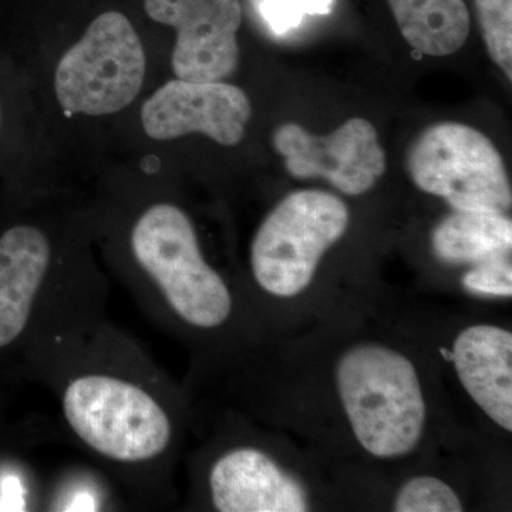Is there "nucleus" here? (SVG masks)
<instances>
[{"mask_svg":"<svg viewBox=\"0 0 512 512\" xmlns=\"http://www.w3.org/2000/svg\"><path fill=\"white\" fill-rule=\"evenodd\" d=\"M148 18L175 30V79L225 82L239 63V0H144Z\"/></svg>","mask_w":512,"mask_h":512,"instance_id":"6e6552de","label":"nucleus"},{"mask_svg":"<svg viewBox=\"0 0 512 512\" xmlns=\"http://www.w3.org/2000/svg\"><path fill=\"white\" fill-rule=\"evenodd\" d=\"M276 151L289 174L323 178L346 195L366 194L386 171L379 134L370 121L353 117L329 136H316L296 123L276 128Z\"/></svg>","mask_w":512,"mask_h":512,"instance_id":"1a4fd4ad","label":"nucleus"},{"mask_svg":"<svg viewBox=\"0 0 512 512\" xmlns=\"http://www.w3.org/2000/svg\"><path fill=\"white\" fill-rule=\"evenodd\" d=\"M106 288L94 269L64 261L40 222L0 217V380L40 363L104 323Z\"/></svg>","mask_w":512,"mask_h":512,"instance_id":"f03ea898","label":"nucleus"},{"mask_svg":"<svg viewBox=\"0 0 512 512\" xmlns=\"http://www.w3.org/2000/svg\"><path fill=\"white\" fill-rule=\"evenodd\" d=\"M464 288L484 295H512L511 256L485 261L468 271L463 278Z\"/></svg>","mask_w":512,"mask_h":512,"instance_id":"6ab92c4d","label":"nucleus"},{"mask_svg":"<svg viewBox=\"0 0 512 512\" xmlns=\"http://www.w3.org/2000/svg\"><path fill=\"white\" fill-rule=\"evenodd\" d=\"M208 488L212 505L221 512L308 511L302 485L258 448L222 454L208 473Z\"/></svg>","mask_w":512,"mask_h":512,"instance_id":"9b49d317","label":"nucleus"},{"mask_svg":"<svg viewBox=\"0 0 512 512\" xmlns=\"http://www.w3.org/2000/svg\"><path fill=\"white\" fill-rule=\"evenodd\" d=\"M333 0H266L262 13L278 35L298 28L305 15H325Z\"/></svg>","mask_w":512,"mask_h":512,"instance_id":"a211bd4d","label":"nucleus"},{"mask_svg":"<svg viewBox=\"0 0 512 512\" xmlns=\"http://www.w3.org/2000/svg\"><path fill=\"white\" fill-rule=\"evenodd\" d=\"M146 76L143 40L126 15L110 10L92 20L59 57L53 92L64 113L113 116L137 100Z\"/></svg>","mask_w":512,"mask_h":512,"instance_id":"39448f33","label":"nucleus"},{"mask_svg":"<svg viewBox=\"0 0 512 512\" xmlns=\"http://www.w3.org/2000/svg\"><path fill=\"white\" fill-rule=\"evenodd\" d=\"M251 117V100L241 87L175 77L144 101L140 113L141 127L151 140L202 134L224 147L244 140Z\"/></svg>","mask_w":512,"mask_h":512,"instance_id":"9d476101","label":"nucleus"},{"mask_svg":"<svg viewBox=\"0 0 512 512\" xmlns=\"http://www.w3.org/2000/svg\"><path fill=\"white\" fill-rule=\"evenodd\" d=\"M474 5L491 59L512 80V0H474Z\"/></svg>","mask_w":512,"mask_h":512,"instance_id":"dca6fc26","label":"nucleus"},{"mask_svg":"<svg viewBox=\"0 0 512 512\" xmlns=\"http://www.w3.org/2000/svg\"><path fill=\"white\" fill-rule=\"evenodd\" d=\"M349 227L345 202L319 190L292 192L269 212L251 245L259 288L292 298L311 285L320 259Z\"/></svg>","mask_w":512,"mask_h":512,"instance_id":"423d86ee","label":"nucleus"},{"mask_svg":"<svg viewBox=\"0 0 512 512\" xmlns=\"http://www.w3.org/2000/svg\"><path fill=\"white\" fill-rule=\"evenodd\" d=\"M441 355H443L446 360H453V352H450V350L441 349Z\"/></svg>","mask_w":512,"mask_h":512,"instance_id":"aec40b11","label":"nucleus"},{"mask_svg":"<svg viewBox=\"0 0 512 512\" xmlns=\"http://www.w3.org/2000/svg\"><path fill=\"white\" fill-rule=\"evenodd\" d=\"M3 439V429L2 426H0V441Z\"/></svg>","mask_w":512,"mask_h":512,"instance_id":"412c9836","label":"nucleus"},{"mask_svg":"<svg viewBox=\"0 0 512 512\" xmlns=\"http://www.w3.org/2000/svg\"><path fill=\"white\" fill-rule=\"evenodd\" d=\"M461 384L491 420L512 430V335L498 326L476 325L454 342Z\"/></svg>","mask_w":512,"mask_h":512,"instance_id":"f8f14e48","label":"nucleus"},{"mask_svg":"<svg viewBox=\"0 0 512 512\" xmlns=\"http://www.w3.org/2000/svg\"><path fill=\"white\" fill-rule=\"evenodd\" d=\"M20 99L10 66L0 59V173L15 178L19 170Z\"/></svg>","mask_w":512,"mask_h":512,"instance_id":"2eb2a0df","label":"nucleus"},{"mask_svg":"<svg viewBox=\"0 0 512 512\" xmlns=\"http://www.w3.org/2000/svg\"><path fill=\"white\" fill-rule=\"evenodd\" d=\"M124 276L148 313L165 326L207 332L234 312L227 282L202 254L197 229L180 205L150 202L126 234Z\"/></svg>","mask_w":512,"mask_h":512,"instance_id":"7ed1b4c3","label":"nucleus"},{"mask_svg":"<svg viewBox=\"0 0 512 512\" xmlns=\"http://www.w3.org/2000/svg\"><path fill=\"white\" fill-rule=\"evenodd\" d=\"M336 382L353 433L370 454L402 457L419 444L426 403L406 356L386 346H356L339 360Z\"/></svg>","mask_w":512,"mask_h":512,"instance_id":"20e7f679","label":"nucleus"},{"mask_svg":"<svg viewBox=\"0 0 512 512\" xmlns=\"http://www.w3.org/2000/svg\"><path fill=\"white\" fill-rule=\"evenodd\" d=\"M396 512H460L463 504L450 485L434 477L407 481L394 501Z\"/></svg>","mask_w":512,"mask_h":512,"instance_id":"f3484780","label":"nucleus"},{"mask_svg":"<svg viewBox=\"0 0 512 512\" xmlns=\"http://www.w3.org/2000/svg\"><path fill=\"white\" fill-rule=\"evenodd\" d=\"M407 170L421 191L448 202L454 211L507 214L510 180L500 151L477 128L446 121L414 141Z\"/></svg>","mask_w":512,"mask_h":512,"instance_id":"0eeeda50","label":"nucleus"},{"mask_svg":"<svg viewBox=\"0 0 512 512\" xmlns=\"http://www.w3.org/2000/svg\"><path fill=\"white\" fill-rule=\"evenodd\" d=\"M434 254L451 265L511 256L512 222L503 212L454 211L434 229Z\"/></svg>","mask_w":512,"mask_h":512,"instance_id":"ddd939ff","label":"nucleus"},{"mask_svg":"<svg viewBox=\"0 0 512 512\" xmlns=\"http://www.w3.org/2000/svg\"><path fill=\"white\" fill-rule=\"evenodd\" d=\"M400 32L417 52L453 55L470 35V10L464 0H387Z\"/></svg>","mask_w":512,"mask_h":512,"instance_id":"4468645a","label":"nucleus"},{"mask_svg":"<svg viewBox=\"0 0 512 512\" xmlns=\"http://www.w3.org/2000/svg\"><path fill=\"white\" fill-rule=\"evenodd\" d=\"M64 427L123 483L144 493L165 488L177 420L165 377L137 346L106 323L45 360Z\"/></svg>","mask_w":512,"mask_h":512,"instance_id":"f257e3e1","label":"nucleus"}]
</instances>
